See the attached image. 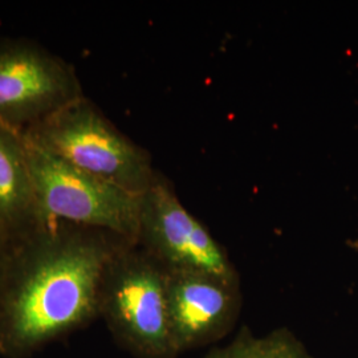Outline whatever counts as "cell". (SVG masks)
Returning a JSON list of instances; mask_svg holds the SVG:
<instances>
[{
	"mask_svg": "<svg viewBox=\"0 0 358 358\" xmlns=\"http://www.w3.org/2000/svg\"><path fill=\"white\" fill-rule=\"evenodd\" d=\"M100 313L115 337L142 358L178 352L167 313V272L137 244H122L103 272Z\"/></svg>",
	"mask_w": 358,
	"mask_h": 358,
	"instance_id": "3",
	"label": "cell"
},
{
	"mask_svg": "<svg viewBox=\"0 0 358 358\" xmlns=\"http://www.w3.org/2000/svg\"><path fill=\"white\" fill-rule=\"evenodd\" d=\"M47 222L38 207L22 131L0 124V232L17 241Z\"/></svg>",
	"mask_w": 358,
	"mask_h": 358,
	"instance_id": "8",
	"label": "cell"
},
{
	"mask_svg": "<svg viewBox=\"0 0 358 358\" xmlns=\"http://www.w3.org/2000/svg\"><path fill=\"white\" fill-rule=\"evenodd\" d=\"M13 243H15V241L8 238L7 235H4L3 232H0V299L3 294L7 271H8L10 260L13 255Z\"/></svg>",
	"mask_w": 358,
	"mask_h": 358,
	"instance_id": "10",
	"label": "cell"
},
{
	"mask_svg": "<svg viewBox=\"0 0 358 358\" xmlns=\"http://www.w3.org/2000/svg\"><path fill=\"white\" fill-rule=\"evenodd\" d=\"M206 358H312L306 348L287 329L255 337L243 328L236 340L224 348L213 349Z\"/></svg>",
	"mask_w": 358,
	"mask_h": 358,
	"instance_id": "9",
	"label": "cell"
},
{
	"mask_svg": "<svg viewBox=\"0 0 358 358\" xmlns=\"http://www.w3.org/2000/svg\"><path fill=\"white\" fill-rule=\"evenodd\" d=\"M84 97L72 65L26 40L0 43V124L27 131Z\"/></svg>",
	"mask_w": 358,
	"mask_h": 358,
	"instance_id": "5",
	"label": "cell"
},
{
	"mask_svg": "<svg viewBox=\"0 0 358 358\" xmlns=\"http://www.w3.org/2000/svg\"><path fill=\"white\" fill-rule=\"evenodd\" d=\"M125 243L57 220L15 241L0 299V349L31 350L99 315L103 272Z\"/></svg>",
	"mask_w": 358,
	"mask_h": 358,
	"instance_id": "1",
	"label": "cell"
},
{
	"mask_svg": "<svg viewBox=\"0 0 358 358\" xmlns=\"http://www.w3.org/2000/svg\"><path fill=\"white\" fill-rule=\"evenodd\" d=\"M137 245L166 272H203L238 282L226 251L158 174L141 195Z\"/></svg>",
	"mask_w": 358,
	"mask_h": 358,
	"instance_id": "6",
	"label": "cell"
},
{
	"mask_svg": "<svg viewBox=\"0 0 358 358\" xmlns=\"http://www.w3.org/2000/svg\"><path fill=\"white\" fill-rule=\"evenodd\" d=\"M23 133L66 164L136 195L146 192L158 174L149 153L85 96Z\"/></svg>",
	"mask_w": 358,
	"mask_h": 358,
	"instance_id": "2",
	"label": "cell"
},
{
	"mask_svg": "<svg viewBox=\"0 0 358 358\" xmlns=\"http://www.w3.org/2000/svg\"><path fill=\"white\" fill-rule=\"evenodd\" d=\"M23 136L44 219L105 231L137 244L141 195L66 164Z\"/></svg>",
	"mask_w": 358,
	"mask_h": 358,
	"instance_id": "4",
	"label": "cell"
},
{
	"mask_svg": "<svg viewBox=\"0 0 358 358\" xmlns=\"http://www.w3.org/2000/svg\"><path fill=\"white\" fill-rule=\"evenodd\" d=\"M238 282L203 272H167V313L177 352L219 341L238 319Z\"/></svg>",
	"mask_w": 358,
	"mask_h": 358,
	"instance_id": "7",
	"label": "cell"
}]
</instances>
